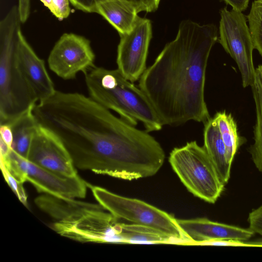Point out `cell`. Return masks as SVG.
<instances>
[{
    "mask_svg": "<svg viewBox=\"0 0 262 262\" xmlns=\"http://www.w3.org/2000/svg\"><path fill=\"white\" fill-rule=\"evenodd\" d=\"M33 113L59 138L79 169L132 180L152 176L163 165L164 150L153 136L89 96L56 90Z\"/></svg>",
    "mask_w": 262,
    "mask_h": 262,
    "instance_id": "cell-1",
    "label": "cell"
},
{
    "mask_svg": "<svg viewBox=\"0 0 262 262\" xmlns=\"http://www.w3.org/2000/svg\"><path fill=\"white\" fill-rule=\"evenodd\" d=\"M218 38L214 24L183 20L176 38L141 76L139 87L163 125L204 123L210 118L204 95L206 71Z\"/></svg>",
    "mask_w": 262,
    "mask_h": 262,
    "instance_id": "cell-2",
    "label": "cell"
},
{
    "mask_svg": "<svg viewBox=\"0 0 262 262\" xmlns=\"http://www.w3.org/2000/svg\"><path fill=\"white\" fill-rule=\"evenodd\" d=\"M89 97L136 126L141 122L148 132L163 126L148 98L118 70L96 66L84 73Z\"/></svg>",
    "mask_w": 262,
    "mask_h": 262,
    "instance_id": "cell-3",
    "label": "cell"
},
{
    "mask_svg": "<svg viewBox=\"0 0 262 262\" xmlns=\"http://www.w3.org/2000/svg\"><path fill=\"white\" fill-rule=\"evenodd\" d=\"M21 24L17 5L0 21V125H10L37 103L19 60Z\"/></svg>",
    "mask_w": 262,
    "mask_h": 262,
    "instance_id": "cell-4",
    "label": "cell"
},
{
    "mask_svg": "<svg viewBox=\"0 0 262 262\" xmlns=\"http://www.w3.org/2000/svg\"><path fill=\"white\" fill-rule=\"evenodd\" d=\"M169 162L181 181L194 196L214 204L220 196L225 185L203 146L196 141L174 148Z\"/></svg>",
    "mask_w": 262,
    "mask_h": 262,
    "instance_id": "cell-5",
    "label": "cell"
},
{
    "mask_svg": "<svg viewBox=\"0 0 262 262\" xmlns=\"http://www.w3.org/2000/svg\"><path fill=\"white\" fill-rule=\"evenodd\" d=\"M87 186L99 204L117 219L155 228L182 241L184 245H191L192 242L171 214L141 200L121 196L88 183Z\"/></svg>",
    "mask_w": 262,
    "mask_h": 262,
    "instance_id": "cell-6",
    "label": "cell"
},
{
    "mask_svg": "<svg viewBox=\"0 0 262 262\" xmlns=\"http://www.w3.org/2000/svg\"><path fill=\"white\" fill-rule=\"evenodd\" d=\"M220 15L217 41L236 63L243 86H252L255 77L252 56L254 48L246 17L242 12L226 7L221 9Z\"/></svg>",
    "mask_w": 262,
    "mask_h": 262,
    "instance_id": "cell-7",
    "label": "cell"
},
{
    "mask_svg": "<svg viewBox=\"0 0 262 262\" xmlns=\"http://www.w3.org/2000/svg\"><path fill=\"white\" fill-rule=\"evenodd\" d=\"M104 209L88 210L72 220L56 222L53 229L81 242L124 243L118 219Z\"/></svg>",
    "mask_w": 262,
    "mask_h": 262,
    "instance_id": "cell-8",
    "label": "cell"
},
{
    "mask_svg": "<svg viewBox=\"0 0 262 262\" xmlns=\"http://www.w3.org/2000/svg\"><path fill=\"white\" fill-rule=\"evenodd\" d=\"M95 55L91 41L74 33L63 34L54 45L48 59L50 70L64 80L75 78L95 66Z\"/></svg>",
    "mask_w": 262,
    "mask_h": 262,
    "instance_id": "cell-9",
    "label": "cell"
},
{
    "mask_svg": "<svg viewBox=\"0 0 262 262\" xmlns=\"http://www.w3.org/2000/svg\"><path fill=\"white\" fill-rule=\"evenodd\" d=\"M116 62L118 70L128 80H139L145 71L152 26L149 19L139 17L133 29L119 35Z\"/></svg>",
    "mask_w": 262,
    "mask_h": 262,
    "instance_id": "cell-10",
    "label": "cell"
},
{
    "mask_svg": "<svg viewBox=\"0 0 262 262\" xmlns=\"http://www.w3.org/2000/svg\"><path fill=\"white\" fill-rule=\"evenodd\" d=\"M27 159L63 177L78 176L72 158L62 142L53 132L39 124L34 134Z\"/></svg>",
    "mask_w": 262,
    "mask_h": 262,
    "instance_id": "cell-11",
    "label": "cell"
},
{
    "mask_svg": "<svg viewBox=\"0 0 262 262\" xmlns=\"http://www.w3.org/2000/svg\"><path fill=\"white\" fill-rule=\"evenodd\" d=\"M11 154L25 174L26 181L39 192L63 198H84L87 183L78 176L66 177L38 166L12 149Z\"/></svg>",
    "mask_w": 262,
    "mask_h": 262,
    "instance_id": "cell-12",
    "label": "cell"
},
{
    "mask_svg": "<svg viewBox=\"0 0 262 262\" xmlns=\"http://www.w3.org/2000/svg\"><path fill=\"white\" fill-rule=\"evenodd\" d=\"M18 54L26 80L37 102L53 95L56 90L45 62L36 54L21 29L19 32Z\"/></svg>",
    "mask_w": 262,
    "mask_h": 262,
    "instance_id": "cell-13",
    "label": "cell"
},
{
    "mask_svg": "<svg viewBox=\"0 0 262 262\" xmlns=\"http://www.w3.org/2000/svg\"><path fill=\"white\" fill-rule=\"evenodd\" d=\"M177 223L192 242L191 245L215 239H228L248 242L255 234L249 228L212 221L207 218L177 219Z\"/></svg>",
    "mask_w": 262,
    "mask_h": 262,
    "instance_id": "cell-14",
    "label": "cell"
},
{
    "mask_svg": "<svg viewBox=\"0 0 262 262\" xmlns=\"http://www.w3.org/2000/svg\"><path fill=\"white\" fill-rule=\"evenodd\" d=\"M90 13L102 16L119 35L129 32L139 17L136 7L127 0H95Z\"/></svg>",
    "mask_w": 262,
    "mask_h": 262,
    "instance_id": "cell-15",
    "label": "cell"
},
{
    "mask_svg": "<svg viewBox=\"0 0 262 262\" xmlns=\"http://www.w3.org/2000/svg\"><path fill=\"white\" fill-rule=\"evenodd\" d=\"M35 203L38 208L56 222L72 220L88 210L104 209L99 204H94L73 198H63L47 194L37 197Z\"/></svg>",
    "mask_w": 262,
    "mask_h": 262,
    "instance_id": "cell-16",
    "label": "cell"
},
{
    "mask_svg": "<svg viewBox=\"0 0 262 262\" xmlns=\"http://www.w3.org/2000/svg\"><path fill=\"white\" fill-rule=\"evenodd\" d=\"M204 148L225 185L230 178L231 164L215 119L210 118L204 123Z\"/></svg>",
    "mask_w": 262,
    "mask_h": 262,
    "instance_id": "cell-17",
    "label": "cell"
},
{
    "mask_svg": "<svg viewBox=\"0 0 262 262\" xmlns=\"http://www.w3.org/2000/svg\"><path fill=\"white\" fill-rule=\"evenodd\" d=\"M119 224L126 244L184 245L182 241L147 226L121 223Z\"/></svg>",
    "mask_w": 262,
    "mask_h": 262,
    "instance_id": "cell-18",
    "label": "cell"
},
{
    "mask_svg": "<svg viewBox=\"0 0 262 262\" xmlns=\"http://www.w3.org/2000/svg\"><path fill=\"white\" fill-rule=\"evenodd\" d=\"M34 106L10 124L13 136L12 148L26 159L34 134L39 124L33 113Z\"/></svg>",
    "mask_w": 262,
    "mask_h": 262,
    "instance_id": "cell-19",
    "label": "cell"
},
{
    "mask_svg": "<svg viewBox=\"0 0 262 262\" xmlns=\"http://www.w3.org/2000/svg\"><path fill=\"white\" fill-rule=\"evenodd\" d=\"M213 118L225 145L228 161L232 164L238 148L246 140L239 136L236 123L231 114H227L225 111L217 112Z\"/></svg>",
    "mask_w": 262,
    "mask_h": 262,
    "instance_id": "cell-20",
    "label": "cell"
},
{
    "mask_svg": "<svg viewBox=\"0 0 262 262\" xmlns=\"http://www.w3.org/2000/svg\"><path fill=\"white\" fill-rule=\"evenodd\" d=\"M255 104L256 122L254 127V143L250 148L253 162L262 173V90L255 80L251 86Z\"/></svg>",
    "mask_w": 262,
    "mask_h": 262,
    "instance_id": "cell-21",
    "label": "cell"
},
{
    "mask_svg": "<svg viewBox=\"0 0 262 262\" xmlns=\"http://www.w3.org/2000/svg\"><path fill=\"white\" fill-rule=\"evenodd\" d=\"M254 48L262 57V0L254 1L247 16Z\"/></svg>",
    "mask_w": 262,
    "mask_h": 262,
    "instance_id": "cell-22",
    "label": "cell"
},
{
    "mask_svg": "<svg viewBox=\"0 0 262 262\" xmlns=\"http://www.w3.org/2000/svg\"><path fill=\"white\" fill-rule=\"evenodd\" d=\"M59 20L67 18L71 9L69 0H40Z\"/></svg>",
    "mask_w": 262,
    "mask_h": 262,
    "instance_id": "cell-23",
    "label": "cell"
},
{
    "mask_svg": "<svg viewBox=\"0 0 262 262\" xmlns=\"http://www.w3.org/2000/svg\"><path fill=\"white\" fill-rule=\"evenodd\" d=\"M1 167L5 179L13 192L24 205L27 206V197L23 183L12 176L4 166L1 165Z\"/></svg>",
    "mask_w": 262,
    "mask_h": 262,
    "instance_id": "cell-24",
    "label": "cell"
},
{
    "mask_svg": "<svg viewBox=\"0 0 262 262\" xmlns=\"http://www.w3.org/2000/svg\"><path fill=\"white\" fill-rule=\"evenodd\" d=\"M248 221L249 228L262 236V205L249 213Z\"/></svg>",
    "mask_w": 262,
    "mask_h": 262,
    "instance_id": "cell-25",
    "label": "cell"
},
{
    "mask_svg": "<svg viewBox=\"0 0 262 262\" xmlns=\"http://www.w3.org/2000/svg\"><path fill=\"white\" fill-rule=\"evenodd\" d=\"M31 0H18L17 7L22 24L28 19L30 13Z\"/></svg>",
    "mask_w": 262,
    "mask_h": 262,
    "instance_id": "cell-26",
    "label": "cell"
},
{
    "mask_svg": "<svg viewBox=\"0 0 262 262\" xmlns=\"http://www.w3.org/2000/svg\"><path fill=\"white\" fill-rule=\"evenodd\" d=\"M1 140L12 148L13 136L12 128L9 124H2L0 127Z\"/></svg>",
    "mask_w": 262,
    "mask_h": 262,
    "instance_id": "cell-27",
    "label": "cell"
},
{
    "mask_svg": "<svg viewBox=\"0 0 262 262\" xmlns=\"http://www.w3.org/2000/svg\"><path fill=\"white\" fill-rule=\"evenodd\" d=\"M230 5L235 11L242 12L248 7L249 0H220Z\"/></svg>",
    "mask_w": 262,
    "mask_h": 262,
    "instance_id": "cell-28",
    "label": "cell"
},
{
    "mask_svg": "<svg viewBox=\"0 0 262 262\" xmlns=\"http://www.w3.org/2000/svg\"><path fill=\"white\" fill-rule=\"evenodd\" d=\"M255 80L258 83L262 90V64L255 68Z\"/></svg>",
    "mask_w": 262,
    "mask_h": 262,
    "instance_id": "cell-29",
    "label": "cell"
},
{
    "mask_svg": "<svg viewBox=\"0 0 262 262\" xmlns=\"http://www.w3.org/2000/svg\"><path fill=\"white\" fill-rule=\"evenodd\" d=\"M256 243L260 246L262 247V241L260 242H256Z\"/></svg>",
    "mask_w": 262,
    "mask_h": 262,
    "instance_id": "cell-30",
    "label": "cell"
}]
</instances>
